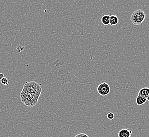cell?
<instances>
[{
    "mask_svg": "<svg viewBox=\"0 0 149 137\" xmlns=\"http://www.w3.org/2000/svg\"><path fill=\"white\" fill-rule=\"evenodd\" d=\"M74 137H89L87 134H84V133H81V134H79L77 135H76V136Z\"/></svg>",
    "mask_w": 149,
    "mask_h": 137,
    "instance_id": "cell-12",
    "label": "cell"
},
{
    "mask_svg": "<svg viewBox=\"0 0 149 137\" xmlns=\"http://www.w3.org/2000/svg\"><path fill=\"white\" fill-rule=\"evenodd\" d=\"M147 101V99L146 98L143 97L140 95H138V97L136 99V103L138 104V106H142Z\"/></svg>",
    "mask_w": 149,
    "mask_h": 137,
    "instance_id": "cell-7",
    "label": "cell"
},
{
    "mask_svg": "<svg viewBox=\"0 0 149 137\" xmlns=\"http://www.w3.org/2000/svg\"><path fill=\"white\" fill-rule=\"evenodd\" d=\"M1 83L4 85V86H8L9 85V82H8V80L6 77H4L3 78L2 80H1Z\"/></svg>",
    "mask_w": 149,
    "mask_h": 137,
    "instance_id": "cell-10",
    "label": "cell"
},
{
    "mask_svg": "<svg viewBox=\"0 0 149 137\" xmlns=\"http://www.w3.org/2000/svg\"><path fill=\"white\" fill-rule=\"evenodd\" d=\"M22 90L39 98L42 91V88L40 84L37 83L36 82L30 81L26 82L23 85Z\"/></svg>",
    "mask_w": 149,
    "mask_h": 137,
    "instance_id": "cell-1",
    "label": "cell"
},
{
    "mask_svg": "<svg viewBox=\"0 0 149 137\" xmlns=\"http://www.w3.org/2000/svg\"><path fill=\"white\" fill-rule=\"evenodd\" d=\"M110 86L108 83L106 82H103L100 83L97 87L98 93L100 95L105 96L109 94L110 92Z\"/></svg>",
    "mask_w": 149,
    "mask_h": 137,
    "instance_id": "cell-4",
    "label": "cell"
},
{
    "mask_svg": "<svg viewBox=\"0 0 149 137\" xmlns=\"http://www.w3.org/2000/svg\"><path fill=\"white\" fill-rule=\"evenodd\" d=\"M139 95L147 98L149 95V88H143L139 91Z\"/></svg>",
    "mask_w": 149,
    "mask_h": 137,
    "instance_id": "cell-6",
    "label": "cell"
},
{
    "mask_svg": "<svg viewBox=\"0 0 149 137\" xmlns=\"http://www.w3.org/2000/svg\"><path fill=\"white\" fill-rule=\"evenodd\" d=\"M146 17V13L142 10L138 9L132 13L130 20L134 25L139 26L143 23Z\"/></svg>",
    "mask_w": 149,
    "mask_h": 137,
    "instance_id": "cell-3",
    "label": "cell"
},
{
    "mask_svg": "<svg viewBox=\"0 0 149 137\" xmlns=\"http://www.w3.org/2000/svg\"><path fill=\"white\" fill-rule=\"evenodd\" d=\"M107 117L108 118V119H109V120H113V119H114L115 117L114 114L112 112H109L107 114Z\"/></svg>",
    "mask_w": 149,
    "mask_h": 137,
    "instance_id": "cell-11",
    "label": "cell"
},
{
    "mask_svg": "<svg viewBox=\"0 0 149 137\" xmlns=\"http://www.w3.org/2000/svg\"><path fill=\"white\" fill-rule=\"evenodd\" d=\"M132 131L129 129H122L118 133V137H131Z\"/></svg>",
    "mask_w": 149,
    "mask_h": 137,
    "instance_id": "cell-5",
    "label": "cell"
},
{
    "mask_svg": "<svg viewBox=\"0 0 149 137\" xmlns=\"http://www.w3.org/2000/svg\"><path fill=\"white\" fill-rule=\"evenodd\" d=\"M20 98L22 102L27 107H34L38 103L39 98L34 95L29 93L27 92L22 90L20 93Z\"/></svg>",
    "mask_w": 149,
    "mask_h": 137,
    "instance_id": "cell-2",
    "label": "cell"
},
{
    "mask_svg": "<svg viewBox=\"0 0 149 137\" xmlns=\"http://www.w3.org/2000/svg\"><path fill=\"white\" fill-rule=\"evenodd\" d=\"M4 77V75L2 73H0V80H2Z\"/></svg>",
    "mask_w": 149,
    "mask_h": 137,
    "instance_id": "cell-13",
    "label": "cell"
},
{
    "mask_svg": "<svg viewBox=\"0 0 149 137\" xmlns=\"http://www.w3.org/2000/svg\"><path fill=\"white\" fill-rule=\"evenodd\" d=\"M110 22V16L109 15H105L102 17V22L105 26H108Z\"/></svg>",
    "mask_w": 149,
    "mask_h": 137,
    "instance_id": "cell-9",
    "label": "cell"
},
{
    "mask_svg": "<svg viewBox=\"0 0 149 137\" xmlns=\"http://www.w3.org/2000/svg\"><path fill=\"white\" fill-rule=\"evenodd\" d=\"M118 19L117 16L113 15L110 16V22H109V24L111 26H114L118 24Z\"/></svg>",
    "mask_w": 149,
    "mask_h": 137,
    "instance_id": "cell-8",
    "label": "cell"
},
{
    "mask_svg": "<svg viewBox=\"0 0 149 137\" xmlns=\"http://www.w3.org/2000/svg\"><path fill=\"white\" fill-rule=\"evenodd\" d=\"M146 99H147V100H148V101H149V96H148V98H146Z\"/></svg>",
    "mask_w": 149,
    "mask_h": 137,
    "instance_id": "cell-14",
    "label": "cell"
}]
</instances>
